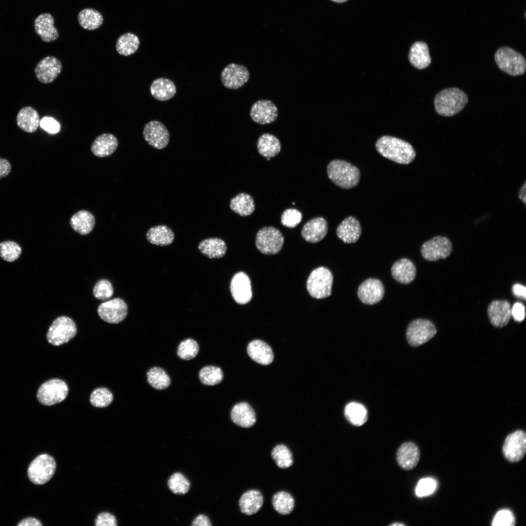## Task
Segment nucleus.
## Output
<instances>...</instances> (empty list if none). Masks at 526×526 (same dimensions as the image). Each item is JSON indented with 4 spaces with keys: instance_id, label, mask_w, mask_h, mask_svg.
<instances>
[{
    "instance_id": "obj_1",
    "label": "nucleus",
    "mask_w": 526,
    "mask_h": 526,
    "mask_svg": "<svg viewBox=\"0 0 526 526\" xmlns=\"http://www.w3.org/2000/svg\"><path fill=\"white\" fill-rule=\"evenodd\" d=\"M377 152L382 156L400 164H409L415 158L413 147L407 142L391 136H383L376 144Z\"/></svg>"
},
{
    "instance_id": "obj_2",
    "label": "nucleus",
    "mask_w": 526,
    "mask_h": 526,
    "mask_svg": "<svg viewBox=\"0 0 526 526\" xmlns=\"http://www.w3.org/2000/svg\"><path fill=\"white\" fill-rule=\"evenodd\" d=\"M468 102V97L457 88L444 89L437 93L434 99L436 113L444 116H452L459 113Z\"/></svg>"
},
{
    "instance_id": "obj_3",
    "label": "nucleus",
    "mask_w": 526,
    "mask_h": 526,
    "mask_svg": "<svg viewBox=\"0 0 526 526\" xmlns=\"http://www.w3.org/2000/svg\"><path fill=\"white\" fill-rule=\"evenodd\" d=\"M329 179L337 186L345 189L355 187L359 183L360 172L355 166L345 161L335 159L328 165Z\"/></svg>"
},
{
    "instance_id": "obj_4",
    "label": "nucleus",
    "mask_w": 526,
    "mask_h": 526,
    "mask_svg": "<svg viewBox=\"0 0 526 526\" xmlns=\"http://www.w3.org/2000/svg\"><path fill=\"white\" fill-rule=\"evenodd\" d=\"M498 68L512 76L523 75L526 70V61L524 56L508 47L498 49L494 55Z\"/></svg>"
},
{
    "instance_id": "obj_5",
    "label": "nucleus",
    "mask_w": 526,
    "mask_h": 526,
    "mask_svg": "<svg viewBox=\"0 0 526 526\" xmlns=\"http://www.w3.org/2000/svg\"><path fill=\"white\" fill-rule=\"evenodd\" d=\"M333 277L331 272L324 267L315 269L310 274L306 283L309 294L318 299H324L331 294Z\"/></svg>"
},
{
    "instance_id": "obj_6",
    "label": "nucleus",
    "mask_w": 526,
    "mask_h": 526,
    "mask_svg": "<svg viewBox=\"0 0 526 526\" xmlns=\"http://www.w3.org/2000/svg\"><path fill=\"white\" fill-rule=\"evenodd\" d=\"M56 469V463L53 457L42 454L38 456L30 463L27 470L29 480L36 485H42L53 476Z\"/></svg>"
},
{
    "instance_id": "obj_7",
    "label": "nucleus",
    "mask_w": 526,
    "mask_h": 526,
    "mask_svg": "<svg viewBox=\"0 0 526 526\" xmlns=\"http://www.w3.org/2000/svg\"><path fill=\"white\" fill-rule=\"evenodd\" d=\"M76 332V325L71 319L60 316L55 319L49 327L47 339L52 345L59 346L69 341L75 336Z\"/></svg>"
},
{
    "instance_id": "obj_8",
    "label": "nucleus",
    "mask_w": 526,
    "mask_h": 526,
    "mask_svg": "<svg viewBox=\"0 0 526 526\" xmlns=\"http://www.w3.org/2000/svg\"><path fill=\"white\" fill-rule=\"evenodd\" d=\"M66 383L59 379H51L43 383L38 388L37 397L42 405L51 406L64 400L68 393Z\"/></svg>"
},
{
    "instance_id": "obj_9",
    "label": "nucleus",
    "mask_w": 526,
    "mask_h": 526,
    "mask_svg": "<svg viewBox=\"0 0 526 526\" xmlns=\"http://www.w3.org/2000/svg\"><path fill=\"white\" fill-rule=\"evenodd\" d=\"M284 238L281 231L273 226L264 227L257 233L256 245L257 249L265 255H274L282 249Z\"/></svg>"
},
{
    "instance_id": "obj_10",
    "label": "nucleus",
    "mask_w": 526,
    "mask_h": 526,
    "mask_svg": "<svg viewBox=\"0 0 526 526\" xmlns=\"http://www.w3.org/2000/svg\"><path fill=\"white\" fill-rule=\"evenodd\" d=\"M436 332V327L431 321L418 319L409 323L407 329L406 337L411 346H418L430 340Z\"/></svg>"
},
{
    "instance_id": "obj_11",
    "label": "nucleus",
    "mask_w": 526,
    "mask_h": 526,
    "mask_svg": "<svg viewBox=\"0 0 526 526\" xmlns=\"http://www.w3.org/2000/svg\"><path fill=\"white\" fill-rule=\"evenodd\" d=\"M452 250V244L449 238L436 236L425 242L421 247L423 257L430 261H436L449 257Z\"/></svg>"
},
{
    "instance_id": "obj_12",
    "label": "nucleus",
    "mask_w": 526,
    "mask_h": 526,
    "mask_svg": "<svg viewBox=\"0 0 526 526\" xmlns=\"http://www.w3.org/2000/svg\"><path fill=\"white\" fill-rule=\"evenodd\" d=\"M505 457L510 462H518L526 452V434L522 430L516 431L506 438L503 448Z\"/></svg>"
},
{
    "instance_id": "obj_13",
    "label": "nucleus",
    "mask_w": 526,
    "mask_h": 526,
    "mask_svg": "<svg viewBox=\"0 0 526 526\" xmlns=\"http://www.w3.org/2000/svg\"><path fill=\"white\" fill-rule=\"evenodd\" d=\"M250 74L247 68L234 63L225 66L221 74L223 85L229 89H238L243 86L249 80Z\"/></svg>"
},
{
    "instance_id": "obj_14",
    "label": "nucleus",
    "mask_w": 526,
    "mask_h": 526,
    "mask_svg": "<svg viewBox=\"0 0 526 526\" xmlns=\"http://www.w3.org/2000/svg\"><path fill=\"white\" fill-rule=\"evenodd\" d=\"M143 134L148 144L156 149H163L169 143V132L165 125L159 121L152 120L147 123Z\"/></svg>"
},
{
    "instance_id": "obj_15",
    "label": "nucleus",
    "mask_w": 526,
    "mask_h": 526,
    "mask_svg": "<svg viewBox=\"0 0 526 526\" xmlns=\"http://www.w3.org/2000/svg\"><path fill=\"white\" fill-rule=\"evenodd\" d=\"M97 313L103 320L110 323H118L126 318L128 306L123 300L115 298L101 303Z\"/></svg>"
},
{
    "instance_id": "obj_16",
    "label": "nucleus",
    "mask_w": 526,
    "mask_h": 526,
    "mask_svg": "<svg viewBox=\"0 0 526 526\" xmlns=\"http://www.w3.org/2000/svg\"><path fill=\"white\" fill-rule=\"evenodd\" d=\"M249 114L254 122L265 125L276 121L278 116V110L276 105L271 101L261 99L253 104Z\"/></svg>"
},
{
    "instance_id": "obj_17",
    "label": "nucleus",
    "mask_w": 526,
    "mask_h": 526,
    "mask_svg": "<svg viewBox=\"0 0 526 526\" xmlns=\"http://www.w3.org/2000/svg\"><path fill=\"white\" fill-rule=\"evenodd\" d=\"M62 65L60 61L53 56H47L37 64L35 69L38 80L44 84L52 82L61 72Z\"/></svg>"
},
{
    "instance_id": "obj_18",
    "label": "nucleus",
    "mask_w": 526,
    "mask_h": 526,
    "mask_svg": "<svg viewBox=\"0 0 526 526\" xmlns=\"http://www.w3.org/2000/svg\"><path fill=\"white\" fill-rule=\"evenodd\" d=\"M384 295V287L381 282L376 279L369 278L359 286L357 296L364 304L373 305L379 302Z\"/></svg>"
},
{
    "instance_id": "obj_19",
    "label": "nucleus",
    "mask_w": 526,
    "mask_h": 526,
    "mask_svg": "<svg viewBox=\"0 0 526 526\" xmlns=\"http://www.w3.org/2000/svg\"><path fill=\"white\" fill-rule=\"evenodd\" d=\"M230 291L235 301L240 304L249 302L252 297L250 280L243 272L236 273L230 282Z\"/></svg>"
},
{
    "instance_id": "obj_20",
    "label": "nucleus",
    "mask_w": 526,
    "mask_h": 526,
    "mask_svg": "<svg viewBox=\"0 0 526 526\" xmlns=\"http://www.w3.org/2000/svg\"><path fill=\"white\" fill-rule=\"evenodd\" d=\"M511 307L507 300H494L488 306L487 312L490 323L495 327H503L508 323Z\"/></svg>"
},
{
    "instance_id": "obj_21",
    "label": "nucleus",
    "mask_w": 526,
    "mask_h": 526,
    "mask_svg": "<svg viewBox=\"0 0 526 526\" xmlns=\"http://www.w3.org/2000/svg\"><path fill=\"white\" fill-rule=\"evenodd\" d=\"M420 459V451L418 447L412 442H406L398 448L396 452V461L403 469L410 470L414 468Z\"/></svg>"
},
{
    "instance_id": "obj_22",
    "label": "nucleus",
    "mask_w": 526,
    "mask_h": 526,
    "mask_svg": "<svg viewBox=\"0 0 526 526\" xmlns=\"http://www.w3.org/2000/svg\"><path fill=\"white\" fill-rule=\"evenodd\" d=\"M327 231V221L324 218L318 217L305 223L302 227L301 234L302 238L306 241L316 243L324 238Z\"/></svg>"
},
{
    "instance_id": "obj_23",
    "label": "nucleus",
    "mask_w": 526,
    "mask_h": 526,
    "mask_svg": "<svg viewBox=\"0 0 526 526\" xmlns=\"http://www.w3.org/2000/svg\"><path fill=\"white\" fill-rule=\"evenodd\" d=\"M35 29L41 39L46 42L55 41L59 37L57 30L54 26V19L49 13L39 15L35 20Z\"/></svg>"
},
{
    "instance_id": "obj_24",
    "label": "nucleus",
    "mask_w": 526,
    "mask_h": 526,
    "mask_svg": "<svg viewBox=\"0 0 526 526\" xmlns=\"http://www.w3.org/2000/svg\"><path fill=\"white\" fill-rule=\"evenodd\" d=\"M336 232L338 237L344 243H355L359 239L361 227L359 221L350 216L341 222Z\"/></svg>"
},
{
    "instance_id": "obj_25",
    "label": "nucleus",
    "mask_w": 526,
    "mask_h": 526,
    "mask_svg": "<svg viewBox=\"0 0 526 526\" xmlns=\"http://www.w3.org/2000/svg\"><path fill=\"white\" fill-rule=\"evenodd\" d=\"M264 501L262 493L256 489L244 492L240 497L238 505L241 512L247 516L255 514L262 507Z\"/></svg>"
},
{
    "instance_id": "obj_26",
    "label": "nucleus",
    "mask_w": 526,
    "mask_h": 526,
    "mask_svg": "<svg viewBox=\"0 0 526 526\" xmlns=\"http://www.w3.org/2000/svg\"><path fill=\"white\" fill-rule=\"evenodd\" d=\"M230 417L232 421L238 426L249 428L256 422V416L253 409L246 402L236 404L232 409Z\"/></svg>"
},
{
    "instance_id": "obj_27",
    "label": "nucleus",
    "mask_w": 526,
    "mask_h": 526,
    "mask_svg": "<svg viewBox=\"0 0 526 526\" xmlns=\"http://www.w3.org/2000/svg\"><path fill=\"white\" fill-rule=\"evenodd\" d=\"M391 274L397 282L402 284H408L413 282L416 274V267L414 263L406 258L396 261L391 267Z\"/></svg>"
},
{
    "instance_id": "obj_28",
    "label": "nucleus",
    "mask_w": 526,
    "mask_h": 526,
    "mask_svg": "<svg viewBox=\"0 0 526 526\" xmlns=\"http://www.w3.org/2000/svg\"><path fill=\"white\" fill-rule=\"evenodd\" d=\"M247 352L252 360L263 365L270 364L274 359L272 349L261 340L255 339L251 341L247 346Z\"/></svg>"
},
{
    "instance_id": "obj_29",
    "label": "nucleus",
    "mask_w": 526,
    "mask_h": 526,
    "mask_svg": "<svg viewBox=\"0 0 526 526\" xmlns=\"http://www.w3.org/2000/svg\"><path fill=\"white\" fill-rule=\"evenodd\" d=\"M409 59L411 64L418 69L428 67L431 63V57L427 44L421 41L414 42L410 49Z\"/></svg>"
},
{
    "instance_id": "obj_30",
    "label": "nucleus",
    "mask_w": 526,
    "mask_h": 526,
    "mask_svg": "<svg viewBox=\"0 0 526 526\" xmlns=\"http://www.w3.org/2000/svg\"><path fill=\"white\" fill-rule=\"evenodd\" d=\"M118 141L116 137L111 133H103L97 136L91 146L93 153L100 157L111 155L117 149Z\"/></svg>"
},
{
    "instance_id": "obj_31",
    "label": "nucleus",
    "mask_w": 526,
    "mask_h": 526,
    "mask_svg": "<svg viewBox=\"0 0 526 526\" xmlns=\"http://www.w3.org/2000/svg\"><path fill=\"white\" fill-rule=\"evenodd\" d=\"M152 96L156 99L164 101L172 98L176 92L174 82L167 78H158L153 80L150 87Z\"/></svg>"
},
{
    "instance_id": "obj_32",
    "label": "nucleus",
    "mask_w": 526,
    "mask_h": 526,
    "mask_svg": "<svg viewBox=\"0 0 526 526\" xmlns=\"http://www.w3.org/2000/svg\"><path fill=\"white\" fill-rule=\"evenodd\" d=\"M16 120L19 127L28 133L35 132L40 123L38 112L29 106L23 107L19 112Z\"/></svg>"
},
{
    "instance_id": "obj_33",
    "label": "nucleus",
    "mask_w": 526,
    "mask_h": 526,
    "mask_svg": "<svg viewBox=\"0 0 526 526\" xmlns=\"http://www.w3.org/2000/svg\"><path fill=\"white\" fill-rule=\"evenodd\" d=\"M70 224L72 228L81 235H87L93 230L95 225L94 215L87 210H80L71 218Z\"/></svg>"
},
{
    "instance_id": "obj_34",
    "label": "nucleus",
    "mask_w": 526,
    "mask_h": 526,
    "mask_svg": "<svg viewBox=\"0 0 526 526\" xmlns=\"http://www.w3.org/2000/svg\"><path fill=\"white\" fill-rule=\"evenodd\" d=\"M201 252L211 259L223 257L227 249L225 242L218 238H211L201 241L198 245Z\"/></svg>"
},
{
    "instance_id": "obj_35",
    "label": "nucleus",
    "mask_w": 526,
    "mask_h": 526,
    "mask_svg": "<svg viewBox=\"0 0 526 526\" xmlns=\"http://www.w3.org/2000/svg\"><path fill=\"white\" fill-rule=\"evenodd\" d=\"M147 240L152 244L165 246L171 244L174 239L173 231L164 225H159L150 228L146 234Z\"/></svg>"
},
{
    "instance_id": "obj_36",
    "label": "nucleus",
    "mask_w": 526,
    "mask_h": 526,
    "mask_svg": "<svg viewBox=\"0 0 526 526\" xmlns=\"http://www.w3.org/2000/svg\"><path fill=\"white\" fill-rule=\"evenodd\" d=\"M257 148L259 153L266 158L277 155L281 151V145L279 139L270 133H263L258 138Z\"/></svg>"
},
{
    "instance_id": "obj_37",
    "label": "nucleus",
    "mask_w": 526,
    "mask_h": 526,
    "mask_svg": "<svg viewBox=\"0 0 526 526\" xmlns=\"http://www.w3.org/2000/svg\"><path fill=\"white\" fill-rule=\"evenodd\" d=\"M231 209L241 216H247L254 211L255 207L253 198L245 193H240L231 199Z\"/></svg>"
},
{
    "instance_id": "obj_38",
    "label": "nucleus",
    "mask_w": 526,
    "mask_h": 526,
    "mask_svg": "<svg viewBox=\"0 0 526 526\" xmlns=\"http://www.w3.org/2000/svg\"><path fill=\"white\" fill-rule=\"evenodd\" d=\"M77 19L80 25L88 30H94L98 28L103 22L102 14L93 8L82 10L78 14Z\"/></svg>"
},
{
    "instance_id": "obj_39",
    "label": "nucleus",
    "mask_w": 526,
    "mask_h": 526,
    "mask_svg": "<svg viewBox=\"0 0 526 526\" xmlns=\"http://www.w3.org/2000/svg\"><path fill=\"white\" fill-rule=\"evenodd\" d=\"M344 415L350 423L356 426L363 425L368 418L366 408L363 405L355 402L346 405L344 409Z\"/></svg>"
},
{
    "instance_id": "obj_40",
    "label": "nucleus",
    "mask_w": 526,
    "mask_h": 526,
    "mask_svg": "<svg viewBox=\"0 0 526 526\" xmlns=\"http://www.w3.org/2000/svg\"><path fill=\"white\" fill-rule=\"evenodd\" d=\"M140 41L138 37L131 33L120 36L116 43V50L121 55L129 56L135 53L139 48Z\"/></svg>"
},
{
    "instance_id": "obj_41",
    "label": "nucleus",
    "mask_w": 526,
    "mask_h": 526,
    "mask_svg": "<svg viewBox=\"0 0 526 526\" xmlns=\"http://www.w3.org/2000/svg\"><path fill=\"white\" fill-rule=\"evenodd\" d=\"M272 504L274 509L280 514L286 515L291 513L295 507V500L289 493L280 491L272 497Z\"/></svg>"
},
{
    "instance_id": "obj_42",
    "label": "nucleus",
    "mask_w": 526,
    "mask_h": 526,
    "mask_svg": "<svg viewBox=\"0 0 526 526\" xmlns=\"http://www.w3.org/2000/svg\"><path fill=\"white\" fill-rule=\"evenodd\" d=\"M167 486L169 490L174 494L184 495L189 490L191 483L183 473L175 472L169 477Z\"/></svg>"
},
{
    "instance_id": "obj_43",
    "label": "nucleus",
    "mask_w": 526,
    "mask_h": 526,
    "mask_svg": "<svg viewBox=\"0 0 526 526\" xmlns=\"http://www.w3.org/2000/svg\"><path fill=\"white\" fill-rule=\"evenodd\" d=\"M147 380L149 384L157 390L167 388L170 384V379L167 373L163 369L154 367L150 369L147 373Z\"/></svg>"
},
{
    "instance_id": "obj_44",
    "label": "nucleus",
    "mask_w": 526,
    "mask_h": 526,
    "mask_svg": "<svg viewBox=\"0 0 526 526\" xmlns=\"http://www.w3.org/2000/svg\"><path fill=\"white\" fill-rule=\"evenodd\" d=\"M271 456L277 466L282 469H286L293 464V454L289 449L284 444H278L275 446L271 452Z\"/></svg>"
},
{
    "instance_id": "obj_45",
    "label": "nucleus",
    "mask_w": 526,
    "mask_h": 526,
    "mask_svg": "<svg viewBox=\"0 0 526 526\" xmlns=\"http://www.w3.org/2000/svg\"><path fill=\"white\" fill-rule=\"evenodd\" d=\"M199 376L203 384L209 386L220 383L224 377L221 369L214 366H207L203 367L200 370Z\"/></svg>"
},
{
    "instance_id": "obj_46",
    "label": "nucleus",
    "mask_w": 526,
    "mask_h": 526,
    "mask_svg": "<svg viewBox=\"0 0 526 526\" xmlns=\"http://www.w3.org/2000/svg\"><path fill=\"white\" fill-rule=\"evenodd\" d=\"M22 252L20 246L12 241L0 243V257L8 262H13L18 259Z\"/></svg>"
},
{
    "instance_id": "obj_47",
    "label": "nucleus",
    "mask_w": 526,
    "mask_h": 526,
    "mask_svg": "<svg viewBox=\"0 0 526 526\" xmlns=\"http://www.w3.org/2000/svg\"><path fill=\"white\" fill-rule=\"evenodd\" d=\"M113 400V395L105 388L95 389L90 396L91 404L95 407L104 408L108 406Z\"/></svg>"
},
{
    "instance_id": "obj_48",
    "label": "nucleus",
    "mask_w": 526,
    "mask_h": 526,
    "mask_svg": "<svg viewBox=\"0 0 526 526\" xmlns=\"http://www.w3.org/2000/svg\"><path fill=\"white\" fill-rule=\"evenodd\" d=\"M199 350L198 343L193 339L188 338L180 343L177 349V355L182 359L190 360L196 356Z\"/></svg>"
},
{
    "instance_id": "obj_49",
    "label": "nucleus",
    "mask_w": 526,
    "mask_h": 526,
    "mask_svg": "<svg viewBox=\"0 0 526 526\" xmlns=\"http://www.w3.org/2000/svg\"><path fill=\"white\" fill-rule=\"evenodd\" d=\"M113 293L111 283L107 280L99 281L93 289V294L97 299L104 301L109 299Z\"/></svg>"
},
{
    "instance_id": "obj_50",
    "label": "nucleus",
    "mask_w": 526,
    "mask_h": 526,
    "mask_svg": "<svg viewBox=\"0 0 526 526\" xmlns=\"http://www.w3.org/2000/svg\"><path fill=\"white\" fill-rule=\"evenodd\" d=\"M302 214L298 209L288 208L285 210L281 216L282 224L289 228H294L301 221Z\"/></svg>"
},
{
    "instance_id": "obj_51",
    "label": "nucleus",
    "mask_w": 526,
    "mask_h": 526,
    "mask_svg": "<svg viewBox=\"0 0 526 526\" xmlns=\"http://www.w3.org/2000/svg\"><path fill=\"white\" fill-rule=\"evenodd\" d=\"M516 521L514 514L509 510L503 509L495 515L492 522L493 526H514Z\"/></svg>"
},
{
    "instance_id": "obj_52",
    "label": "nucleus",
    "mask_w": 526,
    "mask_h": 526,
    "mask_svg": "<svg viewBox=\"0 0 526 526\" xmlns=\"http://www.w3.org/2000/svg\"><path fill=\"white\" fill-rule=\"evenodd\" d=\"M436 487V481L431 478L421 479L416 486L415 493L418 497H423L432 493Z\"/></svg>"
},
{
    "instance_id": "obj_53",
    "label": "nucleus",
    "mask_w": 526,
    "mask_h": 526,
    "mask_svg": "<svg viewBox=\"0 0 526 526\" xmlns=\"http://www.w3.org/2000/svg\"><path fill=\"white\" fill-rule=\"evenodd\" d=\"M96 526H116L117 525L115 517L109 512H102L96 517L95 521Z\"/></svg>"
},
{
    "instance_id": "obj_54",
    "label": "nucleus",
    "mask_w": 526,
    "mask_h": 526,
    "mask_svg": "<svg viewBox=\"0 0 526 526\" xmlns=\"http://www.w3.org/2000/svg\"><path fill=\"white\" fill-rule=\"evenodd\" d=\"M39 125L41 128L51 133H57L60 129L59 123L54 118L45 117L40 121Z\"/></svg>"
},
{
    "instance_id": "obj_55",
    "label": "nucleus",
    "mask_w": 526,
    "mask_h": 526,
    "mask_svg": "<svg viewBox=\"0 0 526 526\" xmlns=\"http://www.w3.org/2000/svg\"><path fill=\"white\" fill-rule=\"evenodd\" d=\"M511 316L517 321H523L525 318L524 305L520 302L515 303L511 309Z\"/></svg>"
},
{
    "instance_id": "obj_56",
    "label": "nucleus",
    "mask_w": 526,
    "mask_h": 526,
    "mask_svg": "<svg viewBox=\"0 0 526 526\" xmlns=\"http://www.w3.org/2000/svg\"><path fill=\"white\" fill-rule=\"evenodd\" d=\"M191 526H212L210 518L206 514H200L195 516L191 521Z\"/></svg>"
},
{
    "instance_id": "obj_57",
    "label": "nucleus",
    "mask_w": 526,
    "mask_h": 526,
    "mask_svg": "<svg viewBox=\"0 0 526 526\" xmlns=\"http://www.w3.org/2000/svg\"><path fill=\"white\" fill-rule=\"evenodd\" d=\"M11 170L10 162L6 159L0 158V179L7 176Z\"/></svg>"
},
{
    "instance_id": "obj_58",
    "label": "nucleus",
    "mask_w": 526,
    "mask_h": 526,
    "mask_svg": "<svg viewBox=\"0 0 526 526\" xmlns=\"http://www.w3.org/2000/svg\"><path fill=\"white\" fill-rule=\"evenodd\" d=\"M18 526H42L41 522L38 519L28 517L22 520L18 524Z\"/></svg>"
},
{
    "instance_id": "obj_59",
    "label": "nucleus",
    "mask_w": 526,
    "mask_h": 526,
    "mask_svg": "<svg viewBox=\"0 0 526 526\" xmlns=\"http://www.w3.org/2000/svg\"><path fill=\"white\" fill-rule=\"evenodd\" d=\"M512 291L516 296L526 299V288L523 285L519 284H514L512 287Z\"/></svg>"
},
{
    "instance_id": "obj_60",
    "label": "nucleus",
    "mask_w": 526,
    "mask_h": 526,
    "mask_svg": "<svg viewBox=\"0 0 526 526\" xmlns=\"http://www.w3.org/2000/svg\"><path fill=\"white\" fill-rule=\"evenodd\" d=\"M518 197L520 200L526 205V182L520 188Z\"/></svg>"
},
{
    "instance_id": "obj_61",
    "label": "nucleus",
    "mask_w": 526,
    "mask_h": 526,
    "mask_svg": "<svg viewBox=\"0 0 526 526\" xmlns=\"http://www.w3.org/2000/svg\"><path fill=\"white\" fill-rule=\"evenodd\" d=\"M331 0V1H332L333 2H336V3H344L345 2H346L348 0Z\"/></svg>"
},
{
    "instance_id": "obj_62",
    "label": "nucleus",
    "mask_w": 526,
    "mask_h": 526,
    "mask_svg": "<svg viewBox=\"0 0 526 526\" xmlns=\"http://www.w3.org/2000/svg\"><path fill=\"white\" fill-rule=\"evenodd\" d=\"M390 526H404V525L401 524V523H393V524L390 525Z\"/></svg>"
},
{
    "instance_id": "obj_63",
    "label": "nucleus",
    "mask_w": 526,
    "mask_h": 526,
    "mask_svg": "<svg viewBox=\"0 0 526 526\" xmlns=\"http://www.w3.org/2000/svg\"><path fill=\"white\" fill-rule=\"evenodd\" d=\"M267 160H270V158H267Z\"/></svg>"
}]
</instances>
